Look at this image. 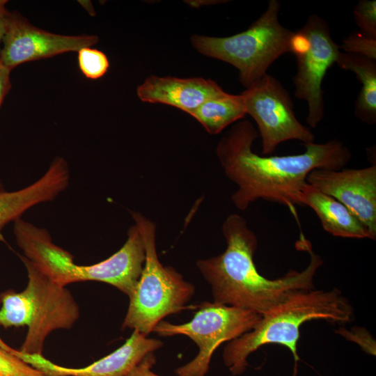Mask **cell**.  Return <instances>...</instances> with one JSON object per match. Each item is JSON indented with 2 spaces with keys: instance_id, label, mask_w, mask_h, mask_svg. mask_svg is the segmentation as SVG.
<instances>
[{
  "instance_id": "1",
  "label": "cell",
  "mask_w": 376,
  "mask_h": 376,
  "mask_svg": "<svg viewBox=\"0 0 376 376\" xmlns=\"http://www.w3.org/2000/svg\"><path fill=\"white\" fill-rule=\"evenodd\" d=\"M258 132L247 120L234 124L219 141L216 153L227 178L237 189L231 201L240 210L259 200L278 203L296 214L298 196L315 169L340 170L352 153L340 141L304 144L302 153L282 156L260 155L253 150Z\"/></svg>"
},
{
  "instance_id": "2",
  "label": "cell",
  "mask_w": 376,
  "mask_h": 376,
  "mask_svg": "<svg viewBox=\"0 0 376 376\" xmlns=\"http://www.w3.org/2000/svg\"><path fill=\"white\" fill-rule=\"evenodd\" d=\"M221 230L226 242L225 251L196 262L211 288L212 301L263 315L292 292L315 288L314 277L323 260L304 237L297 246L309 253L307 267L302 271L290 270L281 277L270 279L260 274L254 263L258 237L246 221L237 214H230Z\"/></svg>"
},
{
  "instance_id": "3",
  "label": "cell",
  "mask_w": 376,
  "mask_h": 376,
  "mask_svg": "<svg viewBox=\"0 0 376 376\" xmlns=\"http://www.w3.org/2000/svg\"><path fill=\"white\" fill-rule=\"evenodd\" d=\"M354 317L352 306L338 288L297 290L261 315L251 330L228 342L223 352L224 363L233 376L240 375L249 366L251 354L265 345L277 344L290 350L295 376L301 326L317 320L343 324L350 322Z\"/></svg>"
},
{
  "instance_id": "4",
  "label": "cell",
  "mask_w": 376,
  "mask_h": 376,
  "mask_svg": "<svg viewBox=\"0 0 376 376\" xmlns=\"http://www.w3.org/2000/svg\"><path fill=\"white\" fill-rule=\"evenodd\" d=\"M13 233L24 256L54 283L84 281L104 282L128 297L141 274L146 259L142 235L134 224L127 231L123 246L109 258L91 265H79L72 255L56 245L49 231L22 218L13 222Z\"/></svg>"
},
{
  "instance_id": "5",
  "label": "cell",
  "mask_w": 376,
  "mask_h": 376,
  "mask_svg": "<svg viewBox=\"0 0 376 376\" xmlns=\"http://www.w3.org/2000/svg\"><path fill=\"white\" fill-rule=\"evenodd\" d=\"M130 213L142 235L146 259L140 278L129 296V306L122 328L148 336L166 316L189 308L187 304L194 295L196 288L173 267L160 263L155 224L139 212Z\"/></svg>"
},
{
  "instance_id": "6",
  "label": "cell",
  "mask_w": 376,
  "mask_h": 376,
  "mask_svg": "<svg viewBox=\"0 0 376 376\" xmlns=\"http://www.w3.org/2000/svg\"><path fill=\"white\" fill-rule=\"evenodd\" d=\"M281 3L269 0L264 13L249 27L226 37L193 35L190 41L200 54L230 64L246 88L267 74L281 56L290 52L295 32L279 22Z\"/></svg>"
},
{
  "instance_id": "7",
  "label": "cell",
  "mask_w": 376,
  "mask_h": 376,
  "mask_svg": "<svg viewBox=\"0 0 376 376\" xmlns=\"http://www.w3.org/2000/svg\"><path fill=\"white\" fill-rule=\"evenodd\" d=\"M192 319L182 324L162 320L152 332L162 337L183 335L198 348L196 357L175 370L177 376H206L214 351L253 329L261 315L250 310L203 301L196 306Z\"/></svg>"
},
{
  "instance_id": "8",
  "label": "cell",
  "mask_w": 376,
  "mask_h": 376,
  "mask_svg": "<svg viewBox=\"0 0 376 376\" xmlns=\"http://www.w3.org/2000/svg\"><path fill=\"white\" fill-rule=\"evenodd\" d=\"M339 46L332 39L329 25L319 15H310L295 32L290 52L296 56L295 95L308 104L307 124L315 128L324 118L322 84L327 71L336 63Z\"/></svg>"
},
{
  "instance_id": "9",
  "label": "cell",
  "mask_w": 376,
  "mask_h": 376,
  "mask_svg": "<svg viewBox=\"0 0 376 376\" xmlns=\"http://www.w3.org/2000/svg\"><path fill=\"white\" fill-rule=\"evenodd\" d=\"M241 95L246 113L257 124L264 155L272 154L286 141L314 142L313 133L295 116L288 91L273 76L265 74Z\"/></svg>"
},
{
  "instance_id": "10",
  "label": "cell",
  "mask_w": 376,
  "mask_h": 376,
  "mask_svg": "<svg viewBox=\"0 0 376 376\" xmlns=\"http://www.w3.org/2000/svg\"><path fill=\"white\" fill-rule=\"evenodd\" d=\"M29 297L28 331L20 352L42 354L46 338L56 329H69L79 317V306L65 286L52 281L23 255Z\"/></svg>"
},
{
  "instance_id": "11",
  "label": "cell",
  "mask_w": 376,
  "mask_h": 376,
  "mask_svg": "<svg viewBox=\"0 0 376 376\" xmlns=\"http://www.w3.org/2000/svg\"><path fill=\"white\" fill-rule=\"evenodd\" d=\"M97 42V36L51 33L33 26L20 14L10 13L0 50V62L12 71L24 63L77 52Z\"/></svg>"
},
{
  "instance_id": "12",
  "label": "cell",
  "mask_w": 376,
  "mask_h": 376,
  "mask_svg": "<svg viewBox=\"0 0 376 376\" xmlns=\"http://www.w3.org/2000/svg\"><path fill=\"white\" fill-rule=\"evenodd\" d=\"M306 182L345 205L376 238V165L363 169H315Z\"/></svg>"
},
{
  "instance_id": "13",
  "label": "cell",
  "mask_w": 376,
  "mask_h": 376,
  "mask_svg": "<svg viewBox=\"0 0 376 376\" xmlns=\"http://www.w3.org/2000/svg\"><path fill=\"white\" fill-rule=\"evenodd\" d=\"M162 340L148 338L133 330L125 343L111 354L83 368L56 365L42 354H31L10 348L9 351L47 376H126L148 354L163 346Z\"/></svg>"
},
{
  "instance_id": "14",
  "label": "cell",
  "mask_w": 376,
  "mask_h": 376,
  "mask_svg": "<svg viewBox=\"0 0 376 376\" xmlns=\"http://www.w3.org/2000/svg\"><path fill=\"white\" fill-rule=\"evenodd\" d=\"M70 169L66 160L56 157L45 173L34 182L15 191H7L0 179V230L22 218L32 207L52 201L70 184Z\"/></svg>"
},
{
  "instance_id": "15",
  "label": "cell",
  "mask_w": 376,
  "mask_h": 376,
  "mask_svg": "<svg viewBox=\"0 0 376 376\" xmlns=\"http://www.w3.org/2000/svg\"><path fill=\"white\" fill-rule=\"evenodd\" d=\"M224 92L214 81L203 77L178 78L151 75L136 89L144 102L164 104L190 114L207 100Z\"/></svg>"
},
{
  "instance_id": "16",
  "label": "cell",
  "mask_w": 376,
  "mask_h": 376,
  "mask_svg": "<svg viewBox=\"0 0 376 376\" xmlns=\"http://www.w3.org/2000/svg\"><path fill=\"white\" fill-rule=\"evenodd\" d=\"M299 205L311 207L325 231L336 237L373 240L368 230L345 205L308 183L302 187Z\"/></svg>"
},
{
  "instance_id": "17",
  "label": "cell",
  "mask_w": 376,
  "mask_h": 376,
  "mask_svg": "<svg viewBox=\"0 0 376 376\" xmlns=\"http://www.w3.org/2000/svg\"><path fill=\"white\" fill-rule=\"evenodd\" d=\"M336 63L345 70L352 71L361 84L355 102V116L362 122H376V60L352 53L340 52Z\"/></svg>"
},
{
  "instance_id": "18",
  "label": "cell",
  "mask_w": 376,
  "mask_h": 376,
  "mask_svg": "<svg viewBox=\"0 0 376 376\" xmlns=\"http://www.w3.org/2000/svg\"><path fill=\"white\" fill-rule=\"evenodd\" d=\"M246 114L242 95L224 91L207 100L189 115L209 134H217Z\"/></svg>"
},
{
  "instance_id": "19",
  "label": "cell",
  "mask_w": 376,
  "mask_h": 376,
  "mask_svg": "<svg viewBox=\"0 0 376 376\" xmlns=\"http://www.w3.org/2000/svg\"><path fill=\"white\" fill-rule=\"evenodd\" d=\"M78 65L81 73L88 79H97L103 77L109 68L106 54L92 47H86L78 52Z\"/></svg>"
},
{
  "instance_id": "20",
  "label": "cell",
  "mask_w": 376,
  "mask_h": 376,
  "mask_svg": "<svg viewBox=\"0 0 376 376\" xmlns=\"http://www.w3.org/2000/svg\"><path fill=\"white\" fill-rule=\"evenodd\" d=\"M0 376H47L0 345Z\"/></svg>"
},
{
  "instance_id": "21",
  "label": "cell",
  "mask_w": 376,
  "mask_h": 376,
  "mask_svg": "<svg viewBox=\"0 0 376 376\" xmlns=\"http://www.w3.org/2000/svg\"><path fill=\"white\" fill-rule=\"evenodd\" d=\"M339 49L346 53L359 54L376 60V38L361 31H353L345 37Z\"/></svg>"
},
{
  "instance_id": "22",
  "label": "cell",
  "mask_w": 376,
  "mask_h": 376,
  "mask_svg": "<svg viewBox=\"0 0 376 376\" xmlns=\"http://www.w3.org/2000/svg\"><path fill=\"white\" fill-rule=\"evenodd\" d=\"M353 13L359 31L376 38V1L359 0L354 8Z\"/></svg>"
},
{
  "instance_id": "23",
  "label": "cell",
  "mask_w": 376,
  "mask_h": 376,
  "mask_svg": "<svg viewBox=\"0 0 376 376\" xmlns=\"http://www.w3.org/2000/svg\"><path fill=\"white\" fill-rule=\"evenodd\" d=\"M155 363L156 357L155 354L150 353L132 368L126 376H162L156 374L152 370V368Z\"/></svg>"
},
{
  "instance_id": "24",
  "label": "cell",
  "mask_w": 376,
  "mask_h": 376,
  "mask_svg": "<svg viewBox=\"0 0 376 376\" xmlns=\"http://www.w3.org/2000/svg\"><path fill=\"white\" fill-rule=\"evenodd\" d=\"M10 72V70L0 62V108L5 97L11 88Z\"/></svg>"
},
{
  "instance_id": "25",
  "label": "cell",
  "mask_w": 376,
  "mask_h": 376,
  "mask_svg": "<svg viewBox=\"0 0 376 376\" xmlns=\"http://www.w3.org/2000/svg\"><path fill=\"white\" fill-rule=\"evenodd\" d=\"M7 2L6 0H0V50L10 13L6 7Z\"/></svg>"
},
{
  "instance_id": "26",
  "label": "cell",
  "mask_w": 376,
  "mask_h": 376,
  "mask_svg": "<svg viewBox=\"0 0 376 376\" xmlns=\"http://www.w3.org/2000/svg\"><path fill=\"white\" fill-rule=\"evenodd\" d=\"M79 2L89 13V15L91 16L95 15V13L90 1H81Z\"/></svg>"
}]
</instances>
